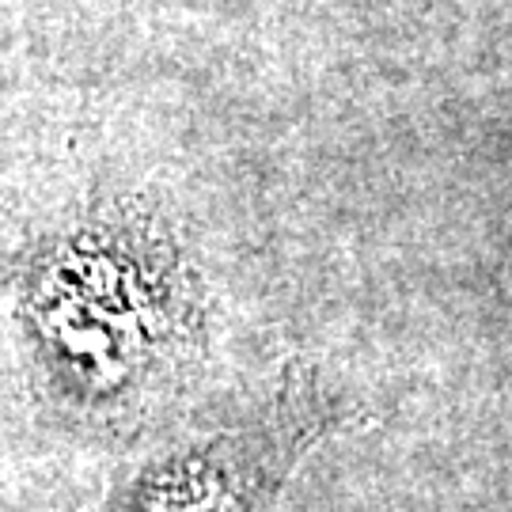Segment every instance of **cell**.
<instances>
[{
  "instance_id": "obj_1",
  "label": "cell",
  "mask_w": 512,
  "mask_h": 512,
  "mask_svg": "<svg viewBox=\"0 0 512 512\" xmlns=\"http://www.w3.org/2000/svg\"><path fill=\"white\" fill-rule=\"evenodd\" d=\"M12 293L38 380L80 418H141L209 346L202 274L175 228L137 202L88 205L42 232Z\"/></svg>"
},
{
  "instance_id": "obj_2",
  "label": "cell",
  "mask_w": 512,
  "mask_h": 512,
  "mask_svg": "<svg viewBox=\"0 0 512 512\" xmlns=\"http://www.w3.org/2000/svg\"><path fill=\"white\" fill-rule=\"evenodd\" d=\"M327 418L319 376L285 365L262 414L156 459L110 512H262L296 459L327 429Z\"/></svg>"
}]
</instances>
